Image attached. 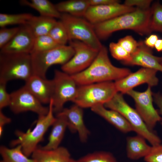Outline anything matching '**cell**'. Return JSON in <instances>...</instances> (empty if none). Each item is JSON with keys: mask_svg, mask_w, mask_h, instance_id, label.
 <instances>
[{"mask_svg": "<svg viewBox=\"0 0 162 162\" xmlns=\"http://www.w3.org/2000/svg\"><path fill=\"white\" fill-rule=\"evenodd\" d=\"M131 72L130 69L113 65L106 47L103 45L91 65L83 71L71 75L78 86L108 81H116Z\"/></svg>", "mask_w": 162, "mask_h": 162, "instance_id": "1", "label": "cell"}, {"mask_svg": "<svg viewBox=\"0 0 162 162\" xmlns=\"http://www.w3.org/2000/svg\"><path fill=\"white\" fill-rule=\"evenodd\" d=\"M151 7L148 9L136 8L132 11L120 15L106 21L93 24L95 32L100 39H105L119 30H133L141 35H149Z\"/></svg>", "mask_w": 162, "mask_h": 162, "instance_id": "2", "label": "cell"}, {"mask_svg": "<svg viewBox=\"0 0 162 162\" xmlns=\"http://www.w3.org/2000/svg\"><path fill=\"white\" fill-rule=\"evenodd\" d=\"M109 109L122 115L129 123L133 131L144 137L152 146L161 144V140L153 130H150L136 109L131 107L124 100L123 94L117 92L104 105Z\"/></svg>", "mask_w": 162, "mask_h": 162, "instance_id": "3", "label": "cell"}, {"mask_svg": "<svg viewBox=\"0 0 162 162\" xmlns=\"http://www.w3.org/2000/svg\"><path fill=\"white\" fill-rule=\"evenodd\" d=\"M49 110L46 115L38 116L36 125L32 130L26 132L17 130L15 134L17 138L11 142L10 146L14 147L21 146L23 153L28 157L37 148L38 144L43 139L44 136L49 128L52 126L55 120L54 115L52 101L49 104Z\"/></svg>", "mask_w": 162, "mask_h": 162, "instance_id": "4", "label": "cell"}, {"mask_svg": "<svg viewBox=\"0 0 162 162\" xmlns=\"http://www.w3.org/2000/svg\"><path fill=\"white\" fill-rule=\"evenodd\" d=\"M34 75L31 54L0 53V82L13 80L25 82Z\"/></svg>", "mask_w": 162, "mask_h": 162, "instance_id": "5", "label": "cell"}, {"mask_svg": "<svg viewBox=\"0 0 162 162\" xmlns=\"http://www.w3.org/2000/svg\"><path fill=\"white\" fill-rule=\"evenodd\" d=\"M117 92L114 82L112 81L78 86L73 102L82 108H91L98 105H104Z\"/></svg>", "mask_w": 162, "mask_h": 162, "instance_id": "6", "label": "cell"}, {"mask_svg": "<svg viewBox=\"0 0 162 162\" xmlns=\"http://www.w3.org/2000/svg\"><path fill=\"white\" fill-rule=\"evenodd\" d=\"M59 19L67 30L69 41H81L98 51L102 48L103 45L95 32L93 24L85 18L61 13Z\"/></svg>", "mask_w": 162, "mask_h": 162, "instance_id": "7", "label": "cell"}, {"mask_svg": "<svg viewBox=\"0 0 162 162\" xmlns=\"http://www.w3.org/2000/svg\"><path fill=\"white\" fill-rule=\"evenodd\" d=\"M74 50L70 45L59 46L53 49L31 54L34 75L46 78L49 68L53 65H64L73 56Z\"/></svg>", "mask_w": 162, "mask_h": 162, "instance_id": "8", "label": "cell"}, {"mask_svg": "<svg viewBox=\"0 0 162 162\" xmlns=\"http://www.w3.org/2000/svg\"><path fill=\"white\" fill-rule=\"evenodd\" d=\"M52 80L53 91L52 100L54 112L57 114L64 108L67 102H73L78 86L71 75L62 70H55Z\"/></svg>", "mask_w": 162, "mask_h": 162, "instance_id": "9", "label": "cell"}, {"mask_svg": "<svg viewBox=\"0 0 162 162\" xmlns=\"http://www.w3.org/2000/svg\"><path fill=\"white\" fill-rule=\"evenodd\" d=\"M74 50L73 56L61 66V70L71 75L80 73L87 68L97 56L99 51L77 40L69 41Z\"/></svg>", "mask_w": 162, "mask_h": 162, "instance_id": "10", "label": "cell"}, {"mask_svg": "<svg viewBox=\"0 0 162 162\" xmlns=\"http://www.w3.org/2000/svg\"><path fill=\"white\" fill-rule=\"evenodd\" d=\"M151 87L148 86L147 89L142 92L131 89L126 94L133 99L136 110L147 127L153 130L157 123L160 122L161 116L158 111L153 106V92Z\"/></svg>", "mask_w": 162, "mask_h": 162, "instance_id": "11", "label": "cell"}, {"mask_svg": "<svg viewBox=\"0 0 162 162\" xmlns=\"http://www.w3.org/2000/svg\"><path fill=\"white\" fill-rule=\"evenodd\" d=\"M9 106L15 114L31 111L38 116L46 115L49 107L44 106L34 95L24 86L10 93Z\"/></svg>", "mask_w": 162, "mask_h": 162, "instance_id": "12", "label": "cell"}, {"mask_svg": "<svg viewBox=\"0 0 162 162\" xmlns=\"http://www.w3.org/2000/svg\"><path fill=\"white\" fill-rule=\"evenodd\" d=\"M158 71L153 69L142 68L114 82L118 92L126 94L129 91L140 85L147 83L151 87L158 85V79L156 76Z\"/></svg>", "mask_w": 162, "mask_h": 162, "instance_id": "13", "label": "cell"}, {"mask_svg": "<svg viewBox=\"0 0 162 162\" xmlns=\"http://www.w3.org/2000/svg\"><path fill=\"white\" fill-rule=\"evenodd\" d=\"M136 8L120 3L106 5H90L84 17L92 24H95L133 11Z\"/></svg>", "mask_w": 162, "mask_h": 162, "instance_id": "14", "label": "cell"}, {"mask_svg": "<svg viewBox=\"0 0 162 162\" xmlns=\"http://www.w3.org/2000/svg\"><path fill=\"white\" fill-rule=\"evenodd\" d=\"M35 36L26 24L20 26L13 38L0 49L5 54H29L32 52Z\"/></svg>", "mask_w": 162, "mask_h": 162, "instance_id": "15", "label": "cell"}, {"mask_svg": "<svg viewBox=\"0 0 162 162\" xmlns=\"http://www.w3.org/2000/svg\"><path fill=\"white\" fill-rule=\"evenodd\" d=\"M82 109L75 104L70 107L64 108L56 115L64 117L70 131L77 133L81 141L85 142L88 139L90 132L84 122Z\"/></svg>", "mask_w": 162, "mask_h": 162, "instance_id": "16", "label": "cell"}, {"mask_svg": "<svg viewBox=\"0 0 162 162\" xmlns=\"http://www.w3.org/2000/svg\"><path fill=\"white\" fill-rule=\"evenodd\" d=\"M139 42L137 49L131 55L130 60L124 64L140 66L162 72V56H154L151 49L146 46L143 41Z\"/></svg>", "mask_w": 162, "mask_h": 162, "instance_id": "17", "label": "cell"}, {"mask_svg": "<svg viewBox=\"0 0 162 162\" xmlns=\"http://www.w3.org/2000/svg\"><path fill=\"white\" fill-rule=\"evenodd\" d=\"M24 86L42 104H49L53 93L52 80L33 75L25 82Z\"/></svg>", "mask_w": 162, "mask_h": 162, "instance_id": "18", "label": "cell"}, {"mask_svg": "<svg viewBox=\"0 0 162 162\" xmlns=\"http://www.w3.org/2000/svg\"><path fill=\"white\" fill-rule=\"evenodd\" d=\"M94 112L122 132L133 131L127 120L118 112L107 109L104 105H99L91 108Z\"/></svg>", "mask_w": 162, "mask_h": 162, "instance_id": "19", "label": "cell"}, {"mask_svg": "<svg viewBox=\"0 0 162 162\" xmlns=\"http://www.w3.org/2000/svg\"><path fill=\"white\" fill-rule=\"evenodd\" d=\"M31 155L35 162H69L71 159L68 150L61 146L50 150L37 147Z\"/></svg>", "mask_w": 162, "mask_h": 162, "instance_id": "20", "label": "cell"}, {"mask_svg": "<svg viewBox=\"0 0 162 162\" xmlns=\"http://www.w3.org/2000/svg\"><path fill=\"white\" fill-rule=\"evenodd\" d=\"M152 148L142 136L137 135L128 136L126 139V152L127 157L132 160L145 157L150 152Z\"/></svg>", "mask_w": 162, "mask_h": 162, "instance_id": "21", "label": "cell"}, {"mask_svg": "<svg viewBox=\"0 0 162 162\" xmlns=\"http://www.w3.org/2000/svg\"><path fill=\"white\" fill-rule=\"evenodd\" d=\"M52 129L48 139L47 143L41 148L50 150L59 146L64 137L67 124L65 118L61 116L56 115L55 120L52 125Z\"/></svg>", "mask_w": 162, "mask_h": 162, "instance_id": "22", "label": "cell"}, {"mask_svg": "<svg viewBox=\"0 0 162 162\" xmlns=\"http://www.w3.org/2000/svg\"><path fill=\"white\" fill-rule=\"evenodd\" d=\"M55 5L60 13L82 17H84L90 4L89 0H70L59 2Z\"/></svg>", "mask_w": 162, "mask_h": 162, "instance_id": "23", "label": "cell"}, {"mask_svg": "<svg viewBox=\"0 0 162 162\" xmlns=\"http://www.w3.org/2000/svg\"><path fill=\"white\" fill-rule=\"evenodd\" d=\"M57 21L54 18L33 15L26 24L36 37L48 34Z\"/></svg>", "mask_w": 162, "mask_h": 162, "instance_id": "24", "label": "cell"}, {"mask_svg": "<svg viewBox=\"0 0 162 162\" xmlns=\"http://www.w3.org/2000/svg\"><path fill=\"white\" fill-rule=\"evenodd\" d=\"M21 4L32 8L37 10L40 15L60 18L61 13L56 9L55 5L48 0H23Z\"/></svg>", "mask_w": 162, "mask_h": 162, "instance_id": "25", "label": "cell"}, {"mask_svg": "<svg viewBox=\"0 0 162 162\" xmlns=\"http://www.w3.org/2000/svg\"><path fill=\"white\" fill-rule=\"evenodd\" d=\"M0 154L2 158L0 162H35L33 159L25 154L20 145L12 148L1 146Z\"/></svg>", "mask_w": 162, "mask_h": 162, "instance_id": "26", "label": "cell"}, {"mask_svg": "<svg viewBox=\"0 0 162 162\" xmlns=\"http://www.w3.org/2000/svg\"><path fill=\"white\" fill-rule=\"evenodd\" d=\"M33 16L28 13L13 14L0 13V26L3 28L9 25H25Z\"/></svg>", "mask_w": 162, "mask_h": 162, "instance_id": "27", "label": "cell"}, {"mask_svg": "<svg viewBox=\"0 0 162 162\" xmlns=\"http://www.w3.org/2000/svg\"><path fill=\"white\" fill-rule=\"evenodd\" d=\"M151 12L149 26L151 32L162 33V4L158 2H154L151 7Z\"/></svg>", "mask_w": 162, "mask_h": 162, "instance_id": "28", "label": "cell"}, {"mask_svg": "<svg viewBox=\"0 0 162 162\" xmlns=\"http://www.w3.org/2000/svg\"><path fill=\"white\" fill-rule=\"evenodd\" d=\"M48 34L59 45H66L69 41L67 30L60 20L57 21Z\"/></svg>", "mask_w": 162, "mask_h": 162, "instance_id": "29", "label": "cell"}, {"mask_svg": "<svg viewBox=\"0 0 162 162\" xmlns=\"http://www.w3.org/2000/svg\"><path fill=\"white\" fill-rule=\"evenodd\" d=\"M59 46L61 45L58 44L48 34L37 36L35 38L31 53L49 50Z\"/></svg>", "mask_w": 162, "mask_h": 162, "instance_id": "30", "label": "cell"}, {"mask_svg": "<svg viewBox=\"0 0 162 162\" xmlns=\"http://www.w3.org/2000/svg\"><path fill=\"white\" fill-rule=\"evenodd\" d=\"M77 162H118L113 155L100 151L89 154L77 160Z\"/></svg>", "mask_w": 162, "mask_h": 162, "instance_id": "31", "label": "cell"}, {"mask_svg": "<svg viewBox=\"0 0 162 162\" xmlns=\"http://www.w3.org/2000/svg\"><path fill=\"white\" fill-rule=\"evenodd\" d=\"M109 47L112 56L115 59L121 61L123 64L130 60L131 55L118 43H110Z\"/></svg>", "mask_w": 162, "mask_h": 162, "instance_id": "32", "label": "cell"}, {"mask_svg": "<svg viewBox=\"0 0 162 162\" xmlns=\"http://www.w3.org/2000/svg\"><path fill=\"white\" fill-rule=\"evenodd\" d=\"M19 27L1 28L0 30V49L9 42L18 31Z\"/></svg>", "mask_w": 162, "mask_h": 162, "instance_id": "33", "label": "cell"}, {"mask_svg": "<svg viewBox=\"0 0 162 162\" xmlns=\"http://www.w3.org/2000/svg\"><path fill=\"white\" fill-rule=\"evenodd\" d=\"M117 43L130 55L135 51L139 44V42L129 35L120 39Z\"/></svg>", "mask_w": 162, "mask_h": 162, "instance_id": "34", "label": "cell"}, {"mask_svg": "<svg viewBox=\"0 0 162 162\" xmlns=\"http://www.w3.org/2000/svg\"><path fill=\"white\" fill-rule=\"evenodd\" d=\"M144 159L146 162H162V144L152 146L150 152Z\"/></svg>", "mask_w": 162, "mask_h": 162, "instance_id": "35", "label": "cell"}, {"mask_svg": "<svg viewBox=\"0 0 162 162\" xmlns=\"http://www.w3.org/2000/svg\"><path fill=\"white\" fill-rule=\"evenodd\" d=\"M7 83L0 82V110L9 106L11 99L10 94L7 90Z\"/></svg>", "mask_w": 162, "mask_h": 162, "instance_id": "36", "label": "cell"}, {"mask_svg": "<svg viewBox=\"0 0 162 162\" xmlns=\"http://www.w3.org/2000/svg\"><path fill=\"white\" fill-rule=\"evenodd\" d=\"M152 2L151 0H126L124 1V4L125 5L134 7L141 9H148L150 8Z\"/></svg>", "mask_w": 162, "mask_h": 162, "instance_id": "37", "label": "cell"}, {"mask_svg": "<svg viewBox=\"0 0 162 162\" xmlns=\"http://www.w3.org/2000/svg\"><path fill=\"white\" fill-rule=\"evenodd\" d=\"M153 100L159 108L158 112L160 115V122L162 126V92L153 93Z\"/></svg>", "mask_w": 162, "mask_h": 162, "instance_id": "38", "label": "cell"}, {"mask_svg": "<svg viewBox=\"0 0 162 162\" xmlns=\"http://www.w3.org/2000/svg\"><path fill=\"white\" fill-rule=\"evenodd\" d=\"M90 5H102L120 3L118 0H89Z\"/></svg>", "mask_w": 162, "mask_h": 162, "instance_id": "39", "label": "cell"}, {"mask_svg": "<svg viewBox=\"0 0 162 162\" xmlns=\"http://www.w3.org/2000/svg\"><path fill=\"white\" fill-rule=\"evenodd\" d=\"M11 122V119L5 116L2 110H0V136H2L4 126Z\"/></svg>", "mask_w": 162, "mask_h": 162, "instance_id": "40", "label": "cell"}, {"mask_svg": "<svg viewBox=\"0 0 162 162\" xmlns=\"http://www.w3.org/2000/svg\"><path fill=\"white\" fill-rule=\"evenodd\" d=\"M158 37L155 34H152L146 38L143 41L145 45L151 49L154 47L155 44L158 39Z\"/></svg>", "mask_w": 162, "mask_h": 162, "instance_id": "41", "label": "cell"}, {"mask_svg": "<svg viewBox=\"0 0 162 162\" xmlns=\"http://www.w3.org/2000/svg\"><path fill=\"white\" fill-rule=\"evenodd\" d=\"M154 47L157 51H162V39H158Z\"/></svg>", "mask_w": 162, "mask_h": 162, "instance_id": "42", "label": "cell"}, {"mask_svg": "<svg viewBox=\"0 0 162 162\" xmlns=\"http://www.w3.org/2000/svg\"><path fill=\"white\" fill-rule=\"evenodd\" d=\"M69 162H77V160H75L71 158Z\"/></svg>", "mask_w": 162, "mask_h": 162, "instance_id": "43", "label": "cell"}]
</instances>
